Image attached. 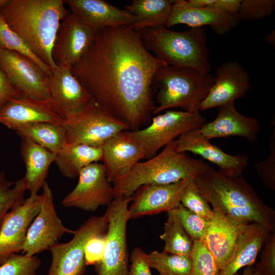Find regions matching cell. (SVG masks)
Returning <instances> with one entry per match:
<instances>
[{
  "label": "cell",
  "mask_w": 275,
  "mask_h": 275,
  "mask_svg": "<svg viewBox=\"0 0 275 275\" xmlns=\"http://www.w3.org/2000/svg\"><path fill=\"white\" fill-rule=\"evenodd\" d=\"M8 0H0V10L7 4Z\"/></svg>",
  "instance_id": "49"
},
{
  "label": "cell",
  "mask_w": 275,
  "mask_h": 275,
  "mask_svg": "<svg viewBox=\"0 0 275 275\" xmlns=\"http://www.w3.org/2000/svg\"><path fill=\"white\" fill-rule=\"evenodd\" d=\"M213 214L202 240L213 256L219 271L231 259L239 235L248 224H242L212 208Z\"/></svg>",
  "instance_id": "20"
},
{
  "label": "cell",
  "mask_w": 275,
  "mask_h": 275,
  "mask_svg": "<svg viewBox=\"0 0 275 275\" xmlns=\"http://www.w3.org/2000/svg\"><path fill=\"white\" fill-rule=\"evenodd\" d=\"M194 179L213 208L240 223H257L274 232V211L263 203L244 177L228 176L210 167Z\"/></svg>",
  "instance_id": "3"
},
{
  "label": "cell",
  "mask_w": 275,
  "mask_h": 275,
  "mask_svg": "<svg viewBox=\"0 0 275 275\" xmlns=\"http://www.w3.org/2000/svg\"><path fill=\"white\" fill-rule=\"evenodd\" d=\"M0 48L14 51L30 58L48 75L52 72L48 65L32 52L22 39L9 28L1 14Z\"/></svg>",
  "instance_id": "33"
},
{
  "label": "cell",
  "mask_w": 275,
  "mask_h": 275,
  "mask_svg": "<svg viewBox=\"0 0 275 275\" xmlns=\"http://www.w3.org/2000/svg\"><path fill=\"white\" fill-rule=\"evenodd\" d=\"M210 166L186 152H178L175 141L146 161H140L124 176L113 182L114 198L131 197L140 186L168 184L204 174Z\"/></svg>",
  "instance_id": "4"
},
{
  "label": "cell",
  "mask_w": 275,
  "mask_h": 275,
  "mask_svg": "<svg viewBox=\"0 0 275 275\" xmlns=\"http://www.w3.org/2000/svg\"><path fill=\"white\" fill-rule=\"evenodd\" d=\"M270 232L257 223L248 224L239 235L231 259L218 275H235L240 269L252 265Z\"/></svg>",
  "instance_id": "26"
},
{
  "label": "cell",
  "mask_w": 275,
  "mask_h": 275,
  "mask_svg": "<svg viewBox=\"0 0 275 275\" xmlns=\"http://www.w3.org/2000/svg\"><path fill=\"white\" fill-rule=\"evenodd\" d=\"M145 254L141 248H135L132 250L128 275H152L146 260Z\"/></svg>",
  "instance_id": "43"
},
{
  "label": "cell",
  "mask_w": 275,
  "mask_h": 275,
  "mask_svg": "<svg viewBox=\"0 0 275 275\" xmlns=\"http://www.w3.org/2000/svg\"><path fill=\"white\" fill-rule=\"evenodd\" d=\"M163 232L160 238L164 242L163 252L190 257L193 241L177 217L167 212Z\"/></svg>",
  "instance_id": "31"
},
{
  "label": "cell",
  "mask_w": 275,
  "mask_h": 275,
  "mask_svg": "<svg viewBox=\"0 0 275 275\" xmlns=\"http://www.w3.org/2000/svg\"><path fill=\"white\" fill-rule=\"evenodd\" d=\"M140 33L145 47L167 65L209 73V50L204 28L177 32L158 26L145 29Z\"/></svg>",
  "instance_id": "5"
},
{
  "label": "cell",
  "mask_w": 275,
  "mask_h": 275,
  "mask_svg": "<svg viewBox=\"0 0 275 275\" xmlns=\"http://www.w3.org/2000/svg\"><path fill=\"white\" fill-rule=\"evenodd\" d=\"M63 0H8L0 14L32 52L53 71V43L62 21L71 11Z\"/></svg>",
  "instance_id": "2"
},
{
  "label": "cell",
  "mask_w": 275,
  "mask_h": 275,
  "mask_svg": "<svg viewBox=\"0 0 275 275\" xmlns=\"http://www.w3.org/2000/svg\"><path fill=\"white\" fill-rule=\"evenodd\" d=\"M63 124L66 131V146L83 144L101 147L117 133L129 130L126 124L92 99L78 114Z\"/></svg>",
  "instance_id": "9"
},
{
  "label": "cell",
  "mask_w": 275,
  "mask_h": 275,
  "mask_svg": "<svg viewBox=\"0 0 275 275\" xmlns=\"http://www.w3.org/2000/svg\"><path fill=\"white\" fill-rule=\"evenodd\" d=\"M63 123H34L22 126L15 131L21 138H28L56 154L66 145V131Z\"/></svg>",
  "instance_id": "30"
},
{
  "label": "cell",
  "mask_w": 275,
  "mask_h": 275,
  "mask_svg": "<svg viewBox=\"0 0 275 275\" xmlns=\"http://www.w3.org/2000/svg\"><path fill=\"white\" fill-rule=\"evenodd\" d=\"M268 42L271 45H274V31L268 34L266 37Z\"/></svg>",
  "instance_id": "48"
},
{
  "label": "cell",
  "mask_w": 275,
  "mask_h": 275,
  "mask_svg": "<svg viewBox=\"0 0 275 275\" xmlns=\"http://www.w3.org/2000/svg\"><path fill=\"white\" fill-rule=\"evenodd\" d=\"M180 204L207 220L212 216V209L200 191L194 178L189 179L182 195Z\"/></svg>",
  "instance_id": "37"
},
{
  "label": "cell",
  "mask_w": 275,
  "mask_h": 275,
  "mask_svg": "<svg viewBox=\"0 0 275 275\" xmlns=\"http://www.w3.org/2000/svg\"><path fill=\"white\" fill-rule=\"evenodd\" d=\"M150 268H154L159 275H189L191 268L190 257L157 251L145 254Z\"/></svg>",
  "instance_id": "32"
},
{
  "label": "cell",
  "mask_w": 275,
  "mask_h": 275,
  "mask_svg": "<svg viewBox=\"0 0 275 275\" xmlns=\"http://www.w3.org/2000/svg\"><path fill=\"white\" fill-rule=\"evenodd\" d=\"M239 22L236 15L224 13L212 7H194L187 1L175 0L165 26L168 28L184 24L190 28H198L209 25L216 34L222 35L234 29Z\"/></svg>",
  "instance_id": "22"
},
{
  "label": "cell",
  "mask_w": 275,
  "mask_h": 275,
  "mask_svg": "<svg viewBox=\"0 0 275 275\" xmlns=\"http://www.w3.org/2000/svg\"><path fill=\"white\" fill-rule=\"evenodd\" d=\"M217 108L216 118L199 129L204 136L209 140L230 136H241L250 142L257 140L261 130V124L257 118L242 115L235 108L234 103Z\"/></svg>",
  "instance_id": "25"
},
{
  "label": "cell",
  "mask_w": 275,
  "mask_h": 275,
  "mask_svg": "<svg viewBox=\"0 0 275 275\" xmlns=\"http://www.w3.org/2000/svg\"><path fill=\"white\" fill-rule=\"evenodd\" d=\"M131 197L118 196L107 206V230L102 260L95 265L97 275H128L126 227Z\"/></svg>",
  "instance_id": "8"
},
{
  "label": "cell",
  "mask_w": 275,
  "mask_h": 275,
  "mask_svg": "<svg viewBox=\"0 0 275 275\" xmlns=\"http://www.w3.org/2000/svg\"><path fill=\"white\" fill-rule=\"evenodd\" d=\"M102 157L101 147L76 144L66 146L56 153L54 162L64 177L74 178L87 166L101 161Z\"/></svg>",
  "instance_id": "28"
},
{
  "label": "cell",
  "mask_w": 275,
  "mask_h": 275,
  "mask_svg": "<svg viewBox=\"0 0 275 275\" xmlns=\"http://www.w3.org/2000/svg\"><path fill=\"white\" fill-rule=\"evenodd\" d=\"M101 147V161L111 183L126 175L145 158L142 148L127 134L126 130L112 136Z\"/></svg>",
  "instance_id": "23"
},
{
  "label": "cell",
  "mask_w": 275,
  "mask_h": 275,
  "mask_svg": "<svg viewBox=\"0 0 275 275\" xmlns=\"http://www.w3.org/2000/svg\"><path fill=\"white\" fill-rule=\"evenodd\" d=\"M94 32L70 12L61 22L53 43L51 54L56 64L71 69L89 48Z\"/></svg>",
  "instance_id": "15"
},
{
  "label": "cell",
  "mask_w": 275,
  "mask_h": 275,
  "mask_svg": "<svg viewBox=\"0 0 275 275\" xmlns=\"http://www.w3.org/2000/svg\"><path fill=\"white\" fill-rule=\"evenodd\" d=\"M41 261L36 255L13 254L0 265V275H38Z\"/></svg>",
  "instance_id": "35"
},
{
  "label": "cell",
  "mask_w": 275,
  "mask_h": 275,
  "mask_svg": "<svg viewBox=\"0 0 275 275\" xmlns=\"http://www.w3.org/2000/svg\"><path fill=\"white\" fill-rule=\"evenodd\" d=\"M75 188L62 200L65 207L94 212L111 203L114 198L113 186L102 163H92L81 170Z\"/></svg>",
  "instance_id": "12"
},
{
  "label": "cell",
  "mask_w": 275,
  "mask_h": 275,
  "mask_svg": "<svg viewBox=\"0 0 275 275\" xmlns=\"http://www.w3.org/2000/svg\"><path fill=\"white\" fill-rule=\"evenodd\" d=\"M239 275L238 274H235ZM240 275H261L255 266H248L245 267L243 272Z\"/></svg>",
  "instance_id": "47"
},
{
  "label": "cell",
  "mask_w": 275,
  "mask_h": 275,
  "mask_svg": "<svg viewBox=\"0 0 275 275\" xmlns=\"http://www.w3.org/2000/svg\"><path fill=\"white\" fill-rule=\"evenodd\" d=\"M190 178L168 184L143 185L131 196L129 219L169 212L180 204L183 191Z\"/></svg>",
  "instance_id": "18"
},
{
  "label": "cell",
  "mask_w": 275,
  "mask_h": 275,
  "mask_svg": "<svg viewBox=\"0 0 275 275\" xmlns=\"http://www.w3.org/2000/svg\"><path fill=\"white\" fill-rule=\"evenodd\" d=\"M22 94L16 89L0 69V107L9 100Z\"/></svg>",
  "instance_id": "44"
},
{
  "label": "cell",
  "mask_w": 275,
  "mask_h": 275,
  "mask_svg": "<svg viewBox=\"0 0 275 275\" xmlns=\"http://www.w3.org/2000/svg\"><path fill=\"white\" fill-rule=\"evenodd\" d=\"M41 201V195L30 194L0 223V265L13 254L21 252L28 229L40 210Z\"/></svg>",
  "instance_id": "14"
},
{
  "label": "cell",
  "mask_w": 275,
  "mask_h": 275,
  "mask_svg": "<svg viewBox=\"0 0 275 275\" xmlns=\"http://www.w3.org/2000/svg\"><path fill=\"white\" fill-rule=\"evenodd\" d=\"M0 69L22 94L39 100H49V75L30 58L0 48Z\"/></svg>",
  "instance_id": "13"
},
{
  "label": "cell",
  "mask_w": 275,
  "mask_h": 275,
  "mask_svg": "<svg viewBox=\"0 0 275 275\" xmlns=\"http://www.w3.org/2000/svg\"><path fill=\"white\" fill-rule=\"evenodd\" d=\"M108 224L107 215L94 216L86 220L76 230L68 242L52 246V259L47 275H85V248L92 237L105 233Z\"/></svg>",
  "instance_id": "10"
},
{
  "label": "cell",
  "mask_w": 275,
  "mask_h": 275,
  "mask_svg": "<svg viewBox=\"0 0 275 275\" xmlns=\"http://www.w3.org/2000/svg\"><path fill=\"white\" fill-rule=\"evenodd\" d=\"M214 82L199 106L200 111L234 103L251 89L250 76L237 61H228L216 68Z\"/></svg>",
  "instance_id": "16"
},
{
  "label": "cell",
  "mask_w": 275,
  "mask_h": 275,
  "mask_svg": "<svg viewBox=\"0 0 275 275\" xmlns=\"http://www.w3.org/2000/svg\"><path fill=\"white\" fill-rule=\"evenodd\" d=\"M214 82L210 73L186 67L165 65L155 74L152 87L157 90V106L153 114L173 108L183 111H200L199 106L207 96Z\"/></svg>",
  "instance_id": "6"
},
{
  "label": "cell",
  "mask_w": 275,
  "mask_h": 275,
  "mask_svg": "<svg viewBox=\"0 0 275 275\" xmlns=\"http://www.w3.org/2000/svg\"><path fill=\"white\" fill-rule=\"evenodd\" d=\"M206 123L200 111L169 109L153 117L146 127L126 132L142 148L145 158H150L182 134L200 129Z\"/></svg>",
  "instance_id": "7"
},
{
  "label": "cell",
  "mask_w": 275,
  "mask_h": 275,
  "mask_svg": "<svg viewBox=\"0 0 275 275\" xmlns=\"http://www.w3.org/2000/svg\"><path fill=\"white\" fill-rule=\"evenodd\" d=\"M39 122H64L50 100L22 94L0 107V123L10 129L15 131L22 126Z\"/></svg>",
  "instance_id": "21"
},
{
  "label": "cell",
  "mask_w": 275,
  "mask_h": 275,
  "mask_svg": "<svg viewBox=\"0 0 275 275\" xmlns=\"http://www.w3.org/2000/svg\"><path fill=\"white\" fill-rule=\"evenodd\" d=\"M26 190L23 178L12 182L7 179L4 172H0V223L11 210L24 203Z\"/></svg>",
  "instance_id": "34"
},
{
  "label": "cell",
  "mask_w": 275,
  "mask_h": 275,
  "mask_svg": "<svg viewBox=\"0 0 275 275\" xmlns=\"http://www.w3.org/2000/svg\"><path fill=\"white\" fill-rule=\"evenodd\" d=\"M20 150L25 167L23 178L26 189L31 194H38L46 182L49 167L54 161L56 154L26 138H21Z\"/></svg>",
  "instance_id": "27"
},
{
  "label": "cell",
  "mask_w": 275,
  "mask_h": 275,
  "mask_svg": "<svg viewBox=\"0 0 275 275\" xmlns=\"http://www.w3.org/2000/svg\"><path fill=\"white\" fill-rule=\"evenodd\" d=\"M42 189L40 210L28 229L21 251V254L28 256L49 250L64 234L76 232L66 227L58 217L52 193L46 181Z\"/></svg>",
  "instance_id": "11"
},
{
  "label": "cell",
  "mask_w": 275,
  "mask_h": 275,
  "mask_svg": "<svg viewBox=\"0 0 275 275\" xmlns=\"http://www.w3.org/2000/svg\"><path fill=\"white\" fill-rule=\"evenodd\" d=\"M261 260L255 268L261 275H275V233H269L263 244Z\"/></svg>",
  "instance_id": "41"
},
{
  "label": "cell",
  "mask_w": 275,
  "mask_h": 275,
  "mask_svg": "<svg viewBox=\"0 0 275 275\" xmlns=\"http://www.w3.org/2000/svg\"><path fill=\"white\" fill-rule=\"evenodd\" d=\"M175 142L178 152H190L199 155L215 164L219 171L228 176H240L249 165V156L243 154L232 155L223 151L212 144L199 129L182 134Z\"/></svg>",
  "instance_id": "19"
},
{
  "label": "cell",
  "mask_w": 275,
  "mask_h": 275,
  "mask_svg": "<svg viewBox=\"0 0 275 275\" xmlns=\"http://www.w3.org/2000/svg\"><path fill=\"white\" fill-rule=\"evenodd\" d=\"M274 10V0H241L236 16L240 22L257 20L271 15Z\"/></svg>",
  "instance_id": "39"
},
{
  "label": "cell",
  "mask_w": 275,
  "mask_h": 275,
  "mask_svg": "<svg viewBox=\"0 0 275 275\" xmlns=\"http://www.w3.org/2000/svg\"><path fill=\"white\" fill-rule=\"evenodd\" d=\"M241 2V0H214L211 7L224 13L236 15Z\"/></svg>",
  "instance_id": "45"
},
{
  "label": "cell",
  "mask_w": 275,
  "mask_h": 275,
  "mask_svg": "<svg viewBox=\"0 0 275 275\" xmlns=\"http://www.w3.org/2000/svg\"><path fill=\"white\" fill-rule=\"evenodd\" d=\"M270 151L267 158L255 164L256 171L264 183L269 188L275 187V128L270 138Z\"/></svg>",
  "instance_id": "40"
},
{
  "label": "cell",
  "mask_w": 275,
  "mask_h": 275,
  "mask_svg": "<svg viewBox=\"0 0 275 275\" xmlns=\"http://www.w3.org/2000/svg\"><path fill=\"white\" fill-rule=\"evenodd\" d=\"M71 12L84 24L96 30L105 27L131 26L134 16L103 0H66Z\"/></svg>",
  "instance_id": "24"
},
{
  "label": "cell",
  "mask_w": 275,
  "mask_h": 275,
  "mask_svg": "<svg viewBox=\"0 0 275 275\" xmlns=\"http://www.w3.org/2000/svg\"><path fill=\"white\" fill-rule=\"evenodd\" d=\"M105 233L92 237L87 242L84 254L86 266L95 265L102 260L106 241Z\"/></svg>",
  "instance_id": "42"
},
{
  "label": "cell",
  "mask_w": 275,
  "mask_h": 275,
  "mask_svg": "<svg viewBox=\"0 0 275 275\" xmlns=\"http://www.w3.org/2000/svg\"><path fill=\"white\" fill-rule=\"evenodd\" d=\"M48 78L49 100L64 122L78 114L92 99L70 68L58 67Z\"/></svg>",
  "instance_id": "17"
},
{
  "label": "cell",
  "mask_w": 275,
  "mask_h": 275,
  "mask_svg": "<svg viewBox=\"0 0 275 275\" xmlns=\"http://www.w3.org/2000/svg\"><path fill=\"white\" fill-rule=\"evenodd\" d=\"M170 212L177 217L193 242L202 240L208 220L186 208L181 204Z\"/></svg>",
  "instance_id": "38"
},
{
  "label": "cell",
  "mask_w": 275,
  "mask_h": 275,
  "mask_svg": "<svg viewBox=\"0 0 275 275\" xmlns=\"http://www.w3.org/2000/svg\"><path fill=\"white\" fill-rule=\"evenodd\" d=\"M214 0H189L188 3L191 6L197 8L211 7Z\"/></svg>",
  "instance_id": "46"
},
{
  "label": "cell",
  "mask_w": 275,
  "mask_h": 275,
  "mask_svg": "<svg viewBox=\"0 0 275 275\" xmlns=\"http://www.w3.org/2000/svg\"><path fill=\"white\" fill-rule=\"evenodd\" d=\"M174 1L133 0L125 10L135 16L136 21L130 26L141 31L149 28L166 26Z\"/></svg>",
  "instance_id": "29"
},
{
  "label": "cell",
  "mask_w": 275,
  "mask_h": 275,
  "mask_svg": "<svg viewBox=\"0 0 275 275\" xmlns=\"http://www.w3.org/2000/svg\"><path fill=\"white\" fill-rule=\"evenodd\" d=\"M165 65L145 47L140 31L112 26L95 30L90 46L71 71L94 101L135 130L155 108L152 81Z\"/></svg>",
  "instance_id": "1"
},
{
  "label": "cell",
  "mask_w": 275,
  "mask_h": 275,
  "mask_svg": "<svg viewBox=\"0 0 275 275\" xmlns=\"http://www.w3.org/2000/svg\"><path fill=\"white\" fill-rule=\"evenodd\" d=\"M190 258L191 268L189 275H218L215 259L202 240L193 242Z\"/></svg>",
  "instance_id": "36"
}]
</instances>
